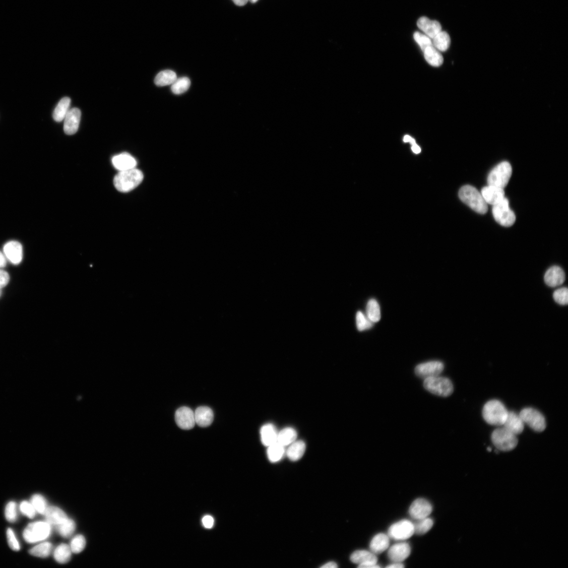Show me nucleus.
Listing matches in <instances>:
<instances>
[{
  "instance_id": "nucleus-6",
  "label": "nucleus",
  "mask_w": 568,
  "mask_h": 568,
  "mask_svg": "<svg viewBox=\"0 0 568 568\" xmlns=\"http://www.w3.org/2000/svg\"><path fill=\"white\" fill-rule=\"evenodd\" d=\"M51 530L50 524L47 522L33 523L29 524L24 530L23 536L27 542L36 543L49 537Z\"/></svg>"
},
{
  "instance_id": "nucleus-36",
  "label": "nucleus",
  "mask_w": 568,
  "mask_h": 568,
  "mask_svg": "<svg viewBox=\"0 0 568 568\" xmlns=\"http://www.w3.org/2000/svg\"><path fill=\"white\" fill-rule=\"evenodd\" d=\"M52 548L53 546L51 543L45 542L40 543L31 549L29 553L35 557L46 558L51 554Z\"/></svg>"
},
{
  "instance_id": "nucleus-28",
  "label": "nucleus",
  "mask_w": 568,
  "mask_h": 568,
  "mask_svg": "<svg viewBox=\"0 0 568 568\" xmlns=\"http://www.w3.org/2000/svg\"><path fill=\"white\" fill-rule=\"evenodd\" d=\"M423 52L426 61L431 66L438 67L443 65V56L433 45L426 48Z\"/></svg>"
},
{
  "instance_id": "nucleus-4",
  "label": "nucleus",
  "mask_w": 568,
  "mask_h": 568,
  "mask_svg": "<svg viewBox=\"0 0 568 568\" xmlns=\"http://www.w3.org/2000/svg\"><path fill=\"white\" fill-rule=\"evenodd\" d=\"M512 167L508 162H502L493 168L488 175V185L504 189L510 182L512 175Z\"/></svg>"
},
{
  "instance_id": "nucleus-16",
  "label": "nucleus",
  "mask_w": 568,
  "mask_h": 568,
  "mask_svg": "<svg viewBox=\"0 0 568 568\" xmlns=\"http://www.w3.org/2000/svg\"><path fill=\"white\" fill-rule=\"evenodd\" d=\"M81 117V111L78 108L69 110L65 118L64 131L67 135H74L78 131Z\"/></svg>"
},
{
  "instance_id": "nucleus-56",
  "label": "nucleus",
  "mask_w": 568,
  "mask_h": 568,
  "mask_svg": "<svg viewBox=\"0 0 568 568\" xmlns=\"http://www.w3.org/2000/svg\"><path fill=\"white\" fill-rule=\"evenodd\" d=\"M258 1H259V0H249V2H250V3H252V4H255V3H257Z\"/></svg>"
},
{
  "instance_id": "nucleus-9",
  "label": "nucleus",
  "mask_w": 568,
  "mask_h": 568,
  "mask_svg": "<svg viewBox=\"0 0 568 568\" xmlns=\"http://www.w3.org/2000/svg\"><path fill=\"white\" fill-rule=\"evenodd\" d=\"M525 424L537 432H542L546 428L545 417L538 410L533 408H526L519 414Z\"/></svg>"
},
{
  "instance_id": "nucleus-53",
  "label": "nucleus",
  "mask_w": 568,
  "mask_h": 568,
  "mask_svg": "<svg viewBox=\"0 0 568 568\" xmlns=\"http://www.w3.org/2000/svg\"><path fill=\"white\" fill-rule=\"evenodd\" d=\"M404 566H405L402 563L394 562V563L387 566L386 567H389V568H402V567H404Z\"/></svg>"
},
{
  "instance_id": "nucleus-42",
  "label": "nucleus",
  "mask_w": 568,
  "mask_h": 568,
  "mask_svg": "<svg viewBox=\"0 0 568 568\" xmlns=\"http://www.w3.org/2000/svg\"><path fill=\"white\" fill-rule=\"evenodd\" d=\"M86 545L85 538L82 535H79L75 536L71 540L70 548L72 552L79 553L82 552Z\"/></svg>"
},
{
  "instance_id": "nucleus-21",
  "label": "nucleus",
  "mask_w": 568,
  "mask_h": 568,
  "mask_svg": "<svg viewBox=\"0 0 568 568\" xmlns=\"http://www.w3.org/2000/svg\"><path fill=\"white\" fill-rule=\"evenodd\" d=\"M114 167L119 171H124L135 168L137 165L136 160L132 155L123 153L113 157L112 160Z\"/></svg>"
},
{
  "instance_id": "nucleus-34",
  "label": "nucleus",
  "mask_w": 568,
  "mask_h": 568,
  "mask_svg": "<svg viewBox=\"0 0 568 568\" xmlns=\"http://www.w3.org/2000/svg\"><path fill=\"white\" fill-rule=\"evenodd\" d=\"M72 552L70 547L62 543L55 549L54 558L59 563H67L71 560Z\"/></svg>"
},
{
  "instance_id": "nucleus-13",
  "label": "nucleus",
  "mask_w": 568,
  "mask_h": 568,
  "mask_svg": "<svg viewBox=\"0 0 568 568\" xmlns=\"http://www.w3.org/2000/svg\"><path fill=\"white\" fill-rule=\"evenodd\" d=\"M175 419L177 425L183 430L192 429L196 424L195 412L187 407L178 409L175 413Z\"/></svg>"
},
{
  "instance_id": "nucleus-18",
  "label": "nucleus",
  "mask_w": 568,
  "mask_h": 568,
  "mask_svg": "<svg viewBox=\"0 0 568 568\" xmlns=\"http://www.w3.org/2000/svg\"><path fill=\"white\" fill-rule=\"evenodd\" d=\"M481 194L488 204L492 206L500 203L505 198V193L503 188L491 185L482 188Z\"/></svg>"
},
{
  "instance_id": "nucleus-14",
  "label": "nucleus",
  "mask_w": 568,
  "mask_h": 568,
  "mask_svg": "<svg viewBox=\"0 0 568 568\" xmlns=\"http://www.w3.org/2000/svg\"><path fill=\"white\" fill-rule=\"evenodd\" d=\"M432 511V506L428 500L424 498H418L410 506L409 514L411 517L418 521L428 517Z\"/></svg>"
},
{
  "instance_id": "nucleus-37",
  "label": "nucleus",
  "mask_w": 568,
  "mask_h": 568,
  "mask_svg": "<svg viewBox=\"0 0 568 568\" xmlns=\"http://www.w3.org/2000/svg\"><path fill=\"white\" fill-rule=\"evenodd\" d=\"M191 86V81L186 77L177 79L172 84L171 90L172 92L177 95H179L186 92Z\"/></svg>"
},
{
  "instance_id": "nucleus-22",
  "label": "nucleus",
  "mask_w": 568,
  "mask_h": 568,
  "mask_svg": "<svg viewBox=\"0 0 568 568\" xmlns=\"http://www.w3.org/2000/svg\"><path fill=\"white\" fill-rule=\"evenodd\" d=\"M502 426L508 430L518 435L524 431L525 423L519 414L514 412H509Z\"/></svg>"
},
{
  "instance_id": "nucleus-45",
  "label": "nucleus",
  "mask_w": 568,
  "mask_h": 568,
  "mask_svg": "<svg viewBox=\"0 0 568 568\" xmlns=\"http://www.w3.org/2000/svg\"><path fill=\"white\" fill-rule=\"evenodd\" d=\"M5 516L7 521L11 523L16 521L17 518V504L14 501L9 502L6 507Z\"/></svg>"
},
{
  "instance_id": "nucleus-19",
  "label": "nucleus",
  "mask_w": 568,
  "mask_h": 568,
  "mask_svg": "<svg viewBox=\"0 0 568 568\" xmlns=\"http://www.w3.org/2000/svg\"><path fill=\"white\" fill-rule=\"evenodd\" d=\"M565 273L558 266H553L549 268L544 276L546 284L551 287L562 285L565 281Z\"/></svg>"
},
{
  "instance_id": "nucleus-40",
  "label": "nucleus",
  "mask_w": 568,
  "mask_h": 568,
  "mask_svg": "<svg viewBox=\"0 0 568 568\" xmlns=\"http://www.w3.org/2000/svg\"><path fill=\"white\" fill-rule=\"evenodd\" d=\"M356 321L357 329L360 332L371 329L373 326V323L360 311H358L356 314Z\"/></svg>"
},
{
  "instance_id": "nucleus-29",
  "label": "nucleus",
  "mask_w": 568,
  "mask_h": 568,
  "mask_svg": "<svg viewBox=\"0 0 568 568\" xmlns=\"http://www.w3.org/2000/svg\"><path fill=\"white\" fill-rule=\"evenodd\" d=\"M71 104V99L68 97L62 99L58 102L53 112V116L55 121L60 122L65 119Z\"/></svg>"
},
{
  "instance_id": "nucleus-43",
  "label": "nucleus",
  "mask_w": 568,
  "mask_h": 568,
  "mask_svg": "<svg viewBox=\"0 0 568 568\" xmlns=\"http://www.w3.org/2000/svg\"><path fill=\"white\" fill-rule=\"evenodd\" d=\"M553 297L557 303L561 305H566L568 303V290L566 287H562L556 290Z\"/></svg>"
},
{
  "instance_id": "nucleus-39",
  "label": "nucleus",
  "mask_w": 568,
  "mask_h": 568,
  "mask_svg": "<svg viewBox=\"0 0 568 568\" xmlns=\"http://www.w3.org/2000/svg\"><path fill=\"white\" fill-rule=\"evenodd\" d=\"M60 535L65 538L70 537L76 529V524L72 519H67L64 523L57 526Z\"/></svg>"
},
{
  "instance_id": "nucleus-32",
  "label": "nucleus",
  "mask_w": 568,
  "mask_h": 568,
  "mask_svg": "<svg viewBox=\"0 0 568 568\" xmlns=\"http://www.w3.org/2000/svg\"><path fill=\"white\" fill-rule=\"evenodd\" d=\"M433 46L438 50L445 52L449 49L451 45V38L448 33L441 31L432 39Z\"/></svg>"
},
{
  "instance_id": "nucleus-52",
  "label": "nucleus",
  "mask_w": 568,
  "mask_h": 568,
  "mask_svg": "<svg viewBox=\"0 0 568 568\" xmlns=\"http://www.w3.org/2000/svg\"><path fill=\"white\" fill-rule=\"evenodd\" d=\"M249 0H233L234 3L238 6H244L246 5Z\"/></svg>"
},
{
  "instance_id": "nucleus-5",
  "label": "nucleus",
  "mask_w": 568,
  "mask_h": 568,
  "mask_svg": "<svg viewBox=\"0 0 568 568\" xmlns=\"http://www.w3.org/2000/svg\"><path fill=\"white\" fill-rule=\"evenodd\" d=\"M493 444L501 451L510 452L514 450L518 445L517 435L508 430L503 427L494 430L491 435Z\"/></svg>"
},
{
  "instance_id": "nucleus-10",
  "label": "nucleus",
  "mask_w": 568,
  "mask_h": 568,
  "mask_svg": "<svg viewBox=\"0 0 568 568\" xmlns=\"http://www.w3.org/2000/svg\"><path fill=\"white\" fill-rule=\"evenodd\" d=\"M414 534V524L406 519L394 524L389 529V536L395 540H406Z\"/></svg>"
},
{
  "instance_id": "nucleus-7",
  "label": "nucleus",
  "mask_w": 568,
  "mask_h": 568,
  "mask_svg": "<svg viewBox=\"0 0 568 568\" xmlns=\"http://www.w3.org/2000/svg\"><path fill=\"white\" fill-rule=\"evenodd\" d=\"M424 387L430 393L441 397H449L454 392V386L451 381L439 376L425 380Z\"/></svg>"
},
{
  "instance_id": "nucleus-57",
  "label": "nucleus",
  "mask_w": 568,
  "mask_h": 568,
  "mask_svg": "<svg viewBox=\"0 0 568 568\" xmlns=\"http://www.w3.org/2000/svg\"><path fill=\"white\" fill-rule=\"evenodd\" d=\"M2 295V289H0V297H1Z\"/></svg>"
},
{
  "instance_id": "nucleus-38",
  "label": "nucleus",
  "mask_w": 568,
  "mask_h": 568,
  "mask_svg": "<svg viewBox=\"0 0 568 568\" xmlns=\"http://www.w3.org/2000/svg\"><path fill=\"white\" fill-rule=\"evenodd\" d=\"M418 522L414 524L415 534L419 535L425 534L432 527L433 522L432 519L428 517L418 520Z\"/></svg>"
},
{
  "instance_id": "nucleus-41",
  "label": "nucleus",
  "mask_w": 568,
  "mask_h": 568,
  "mask_svg": "<svg viewBox=\"0 0 568 568\" xmlns=\"http://www.w3.org/2000/svg\"><path fill=\"white\" fill-rule=\"evenodd\" d=\"M31 503L33 506L36 512L44 515L47 507L46 501L42 495L39 494L33 495L31 498Z\"/></svg>"
},
{
  "instance_id": "nucleus-51",
  "label": "nucleus",
  "mask_w": 568,
  "mask_h": 568,
  "mask_svg": "<svg viewBox=\"0 0 568 568\" xmlns=\"http://www.w3.org/2000/svg\"><path fill=\"white\" fill-rule=\"evenodd\" d=\"M404 142L405 143H409L412 146L416 143V141L413 138L406 135L404 138Z\"/></svg>"
},
{
  "instance_id": "nucleus-31",
  "label": "nucleus",
  "mask_w": 568,
  "mask_h": 568,
  "mask_svg": "<svg viewBox=\"0 0 568 568\" xmlns=\"http://www.w3.org/2000/svg\"><path fill=\"white\" fill-rule=\"evenodd\" d=\"M297 437V433L294 429L287 427L278 433L277 443L285 447L294 442Z\"/></svg>"
},
{
  "instance_id": "nucleus-15",
  "label": "nucleus",
  "mask_w": 568,
  "mask_h": 568,
  "mask_svg": "<svg viewBox=\"0 0 568 568\" xmlns=\"http://www.w3.org/2000/svg\"><path fill=\"white\" fill-rule=\"evenodd\" d=\"M3 252L7 260L12 264L18 265L23 260V248L18 241H8L4 245Z\"/></svg>"
},
{
  "instance_id": "nucleus-20",
  "label": "nucleus",
  "mask_w": 568,
  "mask_h": 568,
  "mask_svg": "<svg viewBox=\"0 0 568 568\" xmlns=\"http://www.w3.org/2000/svg\"><path fill=\"white\" fill-rule=\"evenodd\" d=\"M418 28L428 36L430 39H433L435 36L441 31V26L439 22L431 20L426 17L419 18L417 21Z\"/></svg>"
},
{
  "instance_id": "nucleus-48",
  "label": "nucleus",
  "mask_w": 568,
  "mask_h": 568,
  "mask_svg": "<svg viewBox=\"0 0 568 568\" xmlns=\"http://www.w3.org/2000/svg\"><path fill=\"white\" fill-rule=\"evenodd\" d=\"M10 276L6 271L0 269V289L7 286L10 282Z\"/></svg>"
},
{
  "instance_id": "nucleus-55",
  "label": "nucleus",
  "mask_w": 568,
  "mask_h": 568,
  "mask_svg": "<svg viewBox=\"0 0 568 568\" xmlns=\"http://www.w3.org/2000/svg\"><path fill=\"white\" fill-rule=\"evenodd\" d=\"M412 150L415 154H419L421 152V149L416 143L412 146Z\"/></svg>"
},
{
  "instance_id": "nucleus-26",
  "label": "nucleus",
  "mask_w": 568,
  "mask_h": 568,
  "mask_svg": "<svg viewBox=\"0 0 568 568\" xmlns=\"http://www.w3.org/2000/svg\"><path fill=\"white\" fill-rule=\"evenodd\" d=\"M278 432L275 427L268 424L264 425L261 429V438L262 444L269 447L277 442Z\"/></svg>"
},
{
  "instance_id": "nucleus-8",
  "label": "nucleus",
  "mask_w": 568,
  "mask_h": 568,
  "mask_svg": "<svg viewBox=\"0 0 568 568\" xmlns=\"http://www.w3.org/2000/svg\"><path fill=\"white\" fill-rule=\"evenodd\" d=\"M492 214L495 221L504 227L512 226L516 221V215L510 207L509 200L506 198L500 203L493 205Z\"/></svg>"
},
{
  "instance_id": "nucleus-46",
  "label": "nucleus",
  "mask_w": 568,
  "mask_h": 568,
  "mask_svg": "<svg viewBox=\"0 0 568 568\" xmlns=\"http://www.w3.org/2000/svg\"><path fill=\"white\" fill-rule=\"evenodd\" d=\"M7 536L9 547L14 551H19L20 549V543L17 539L14 531L11 528H8L7 531Z\"/></svg>"
},
{
  "instance_id": "nucleus-33",
  "label": "nucleus",
  "mask_w": 568,
  "mask_h": 568,
  "mask_svg": "<svg viewBox=\"0 0 568 568\" xmlns=\"http://www.w3.org/2000/svg\"><path fill=\"white\" fill-rule=\"evenodd\" d=\"M367 318L373 323L378 322L381 319V308L378 301L375 299H370L366 306Z\"/></svg>"
},
{
  "instance_id": "nucleus-30",
  "label": "nucleus",
  "mask_w": 568,
  "mask_h": 568,
  "mask_svg": "<svg viewBox=\"0 0 568 568\" xmlns=\"http://www.w3.org/2000/svg\"><path fill=\"white\" fill-rule=\"evenodd\" d=\"M177 79L176 74L171 70H164L156 76L154 83L157 86L164 87L172 84Z\"/></svg>"
},
{
  "instance_id": "nucleus-17",
  "label": "nucleus",
  "mask_w": 568,
  "mask_h": 568,
  "mask_svg": "<svg viewBox=\"0 0 568 568\" xmlns=\"http://www.w3.org/2000/svg\"><path fill=\"white\" fill-rule=\"evenodd\" d=\"M410 552L411 548L408 543H398L390 548L388 557L393 562L402 563L409 557Z\"/></svg>"
},
{
  "instance_id": "nucleus-3",
  "label": "nucleus",
  "mask_w": 568,
  "mask_h": 568,
  "mask_svg": "<svg viewBox=\"0 0 568 568\" xmlns=\"http://www.w3.org/2000/svg\"><path fill=\"white\" fill-rule=\"evenodd\" d=\"M508 413L504 405L498 400L489 401L482 410L483 419L488 424L494 426H502Z\"/></svg>"
},
{
  "instance_id": "nucleus-25",
  "label": "nucleus",
  "mask_w": 568,
  "mask_h": 568,
  "mask_svg": "<svg viewBox=\"0 0 568 568\" xmlns=\"http://www.w3.org/2000/svg\"><path fill=\"white\" fill-rule=\"evenodd\" d=\"M44 515L47 523L56 526L62 524L68 519L66 513L56 507H48Z\"/></svg>"
},
{
  "instance_id": "nucleus-1",
  "label": "nucleus",
  "mask_w": 568,
  "mask_h": 568,
  "mask_svg": "<svg viewBox=\"0 0 568 568\" xmlns=\"http://www.w3.org/2000/svg\"><path fill=\"white\" fill-rule=\"evenodd\" d=\"M143 178V173L135 168L119 171L114 178V184L119 192L128 193L137 188L142 183Z\"/></svg>"
},
{
  "instance_id": "nucleus-23",
  "label": "nucleus",
  "mask_w": 568,
  "mask_h": 568,
  "mask_svg": "<svg viewBox=\"0 0 568 568\" xmlns=\"http://www.w3.org/2000/svg\"><path fill=\"white\" fill-rule=\"evenodd\" d=\"M196 424L201 427H207L212 424L214 420L213 410L209 407H198L195 412Z\"/></svg>"
},
{
  "instance_id": "nucleus-11",
  "label": "nucleus",
  "mask_w": 568,
  "mask_h": 568,
  "mask_svg": "<svg viewBox=\"0 0 568 568\" xmlns=\"http://www.w3.org/2000/svg\"><path fill=\"white\" fill-rule=\"evenodd\" d=\"M444 369V365L440 361H431L417 365L415 369L416 375L422 379L436 377L440 375Z\"/></svg>"
},
{
  "instance_id": "nucleus-27",
  "label": "nucleus",
  "mask_w": 568,
  "mask_h": 568,
  "mask_svg": "<svg viewBox=\"0 0 568 568\" xmlns=\"http://www.w3.org/2000/svg\"><path fill=\"white\" fill-rule=\"evenodd\" d=\"M305 451V443L302 440H295L290 445L286 454L289 460L296 462L299 460L303 456Z\"/></svg>"
},
{
  "instance_id": "nucleus-50",
  "label": "nucleus",
  "mask_w": 568,
  "mask_h": 568,
  "mask_svg": "<svg viewBox=\"0 0 568 568\" xmlns=\"http://www.w3.org/2000/svg\"><path fill=\"white\" fill-rule=\"evenodd\" d=\"M7 261L8 260L4 252L0 251V269H3L6 267Z\"/></svg>"
},
{
  "instance_id": "nucleus-12",
  "label": "nucleus",
  "mask_w": 568,
  "mask_h": 568,
  "mask_svg": "<svg viewBox=\"0 0 568 568\" xmlns=\"http://www.w3.org/2000/svg\"><path fill=\"white\" fill-rule=\"evenodd\" d=\"M350 560L354 563L359 564L358 567L377 568L381 566L377 564L378 559L375 554L366 550H357L350 556Z\"/></svg>"
},
{
  "instance_id": "nucleus-24",
  "label": "nucleus",
  "mask_w": 568,
  "mask_h": 568,
  "mask_svg": "<svg viewBox=\"0 0 568 568\" xmlns=\"http://www.w3.org/2000/svg\"><path fill=\"white\" fill-rule=\"evenodd\" d=\"M390 537L384 534L374 536L370 543V549L374 554L381 553L389 548Z\"/></svg>"
},
{
  "instance_id": "nucleus-54",
  "label": "nucleus",
  "mask_w": 568,
  "mask_h": 568,
  "mask_svg": "<svg viewBox=\"0 0 568 568\" xmlns=\"http://www.w3.org/2000/svg\"><path fill=\"white\" fill-rule=\"evenodd\" d=\"M338 567L337 564L333 561L329 562L323 565L322 567L323 568H336Z\"/></svg>"
},
{
  "instance_id": "nucleus-35",
  "label": "nucleus",
  "mask_w": 568,
  "mask_h": 568,
  "mask_svg": "<svg viewBox=\"0 0 568 568\" xmlns=\"http://www.w3.org/2000/svg\"><path fill=\"white\" fill-rule=\"evenodd\" d=\"M268 447L267 454L269 461L272 463L279 462L285 453V447L277 442Z\"/></svg>"
},
{
  "instance_id": "nucleus-44",
  "label": "nucleus",
  "mask_w": 568,
  "mask_h": 568,
  "mask_svg": "<svg viewBox=\"0 0 568 568\" xmlns=\"http://www.w3.org/2000/svg\"><path fill=\"white\" fill-rule=\"evenodd\" d=\"M414 38L418 43L422 51L427 47L432 45L431 39L426 35L423 34L419 32H415L414 34Z\"/></svg>"
},
{
  "instance_id": "nucleus-49",
  "label": "nucleus",
  "mask_w": 568,
  "mask_h": 568,
  "mask_svg": "<svg viewBox=\"0 0 568 568\" xmlns=\"http://www.w3.org/2000/svg\"><path fill=\"white\" fill-rule=\"evenodd\" d=\"M202 524L206 528H212L214 524V519L211 516H205L202 519Z\"/></svg>"
},
{
  "instance_id": "nucleus-47",
  "label": "nucleus",
  "mask_w": 568,
  "mask_h": 568,
  "mask_svg": "<svg viewBox=\"0 0 568 568\" xmlns=\"http://www.w3.org/2000/svg\"><path fill=\"white\" fill-rule=\"evenodd\" d=\"M21 513L29 518H33L36 514V511L31 503L27 501H22L20 506Z\"/></svg>"
},
{
  "instance_id": "nucleus-2",
  "label": "nucleus",
  "mask_w": 568,
  "mask_h": 568,
  "mask_svg": "<svg viewBox=\"0 0 568 568\" xmlns=\"http://www.w3.org/2000/svg\"><path fill=\"white\" fill-rule=\"evenodd\" d=\"M459 198L476 212L485 214L488 211V205L481 193L471 185L463 186L459 192Z\"/></svg>"
}]
</instances>
